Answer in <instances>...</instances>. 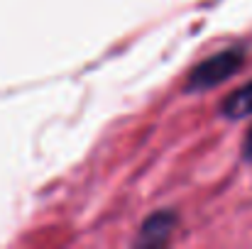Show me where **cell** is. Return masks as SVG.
I'll list each match as a JSON object with an SVG mask.
<instances>
[{
  "label": "cell",
  "instance_id": "6da1fadb",
  "mask_svg": "<svg viewBox=\"0 0 252 249\" xmlns=\"http://www.w3.org/2000/svg\"><path fill=\"white\" fill-rule=\"evenodd\" d=\"M245 56L240 49H225L211 59H206L203 64H198L191 76H189V90H206V88H213L218 83H223L225 79H230L240 66H243Z\"/></svg>",
  "mask_w": 252,
  "mask_h": 249
},
{
  "label": "cell",
  "instance_id": "7a4b0ae2",
  "mask_svg": "<svg viewBox=\"0 0 252 249\" xmlns=\"http://www.w3.org/2000/svg\"><path fill=\"white\" fill-rule=\"evenodd\" d=\"M174 225H176V215L174 213H155L152 218L145 220L142 230H140V237H137V245H164L171 232H174Z\"/></svg>",
  "mask_w": 252,
  "mask_h": 249
},
{
  "label": "cell",
  "instance_id": "3957f363",
  "mask_svg": "<svg viewBox=\"0 0 252 249\" xmlns=\"http://www.w3.org/2000/svg\"><path fill=\"white\" fill-rule=\"evenodd\" d=\"M223 115L225 117H233V120H240V117L252 115V81L245 83L243 88H238L223 103Z\"/></svg>",
  "mask_w": 252,
  "mask_h": 249
},
{
  "label": "cell",
  "instance_id": "277c9868",
  "mask_svg": "<svg viewBox=\"0 0 252 249\" xmlns=\"http://www.w3.org/2000/svg\"><path fill=\"white\" fill-rule=\"evenodd\" d=\"M243 154H245L248 162H252V127L248 132V137H245V142H243Z\"/></svg>",
  "mask_w": 252,
  "mask_h": 249
}]
</instances>
